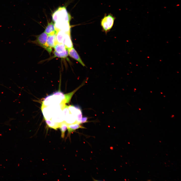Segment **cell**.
<instances>
[{
    "mask_svg": "<svg viewBox=\"0 0 181 181\" xmlns=\"http://www.w3.org/2000/svg\"><path fill=\"white\" fill-rule=\"evenodd\" d=\"M52 19L54 22L58 21H66L70 22L71 17L64 6L59 7L53 13Z\"/></svg>",
    "mask_w": 181,
    "mask_h": 181,
    "instance_id": "6da1fadb",
    "label": "cell"
},
{
    "mask_svg": "<svg viewBox=\"0 0 181 181\" xmlns=\"http://www.w3.org/2000/svg\"><path fill=\"white\" fill-rule=\"evenodd\" d=\"M69 22L66 21H58L55 22V27L56 32L61 30L66 32L70 33L71 26Z\"/></svg>",
    "mask_w": 181,
    "mask_h": 181,
    "instance_id": "277c9868",
    "label": "cell"
},
{
    "mask_svg": "<svg viewBox=\"0 0 181 181\" xmlns=\"http://www.w3.org/2000/svg\"><path fill=\"white\" fill-rule=\"evenodd\" d=\"M87 118L86 117H83L82 118L81 121V123L82 124L87 122Z\"/></svg>",
    "mask_w": 181,
    "mask_h": 181,
    "instance_id": "2e32d148",
    "label": "cell"
},
{
    "mask_svg": "<svg viewBox=\"0 0 181 181\" xmlns=\"http://www.w3.org/2000/svg\"><path fill=\"white\" fill-rule=\"evenodd\" d=\"M54 57H57L61 58H65L67 57L68 55V52L67 49L64 52L58 53L55 51L54 52Z\"/></svg>",
    "mask_w": 181,
    "mask_h": 181,
    "instance_id": "9a60e30c",
    "label": "cell"
},
{
    "mask_svg": "<svg viewBox=\"0 0 181 181\" xmlns=\"http://www.w3.org/2000/svg\"><path fill=\"white\" fill-rule=\"evenodd\" d=\"M85 82L83 83L82 84L79 86L75 90H74L71 93L64 94L65 96V103H68L70 102V100L72 97L74 93L78 90L79 88H80L81 86H83Z\"/></svg>",
    "mask_w": 181,
    "mask_h": 181,
    "instance_id": "30bf717a",
    "label": "cell"
},
{
    "mask_svg": "<svg viewBox=\"0 0 181 181\" xmlns=\"http://www.w3.org/2000/svg\"><path fill=\"white\" fill-rule=\"evenodd\" d=\"M67 124L64 121L61 123L60 125L59 128H60L61 132V137L64 138L65 131L67 129Z\"/></svg>",
    "mask_w": 181,
    "mask_h": 181,
    "instance_id": "4fadbf2b",
    "label": "cell"
},
{
    "mask_svg": "<svg viewBox=\"0 0 181 181\" xmlns=\"http://www.w3.org/2000/svg\"><path fill=\"white\" fill-rule=\"evenodd\" d=\"M85 127L82 126L80 124L78 123H73L68 124L67 129L68 131V136H70L71 134L75 131L76 129L79 128H84Z\"/></svg>",
    "mask_w": 181,
    "mask_h": 181,
    "instance_id": "ba28073f",
    "label": "cell"
},
{
    "mask_svg": "<svg viewBox=\"0 0 181 181\" xmlns=\"http://www.w3.org/2000/svg\"><path fill=\"white\" fill-rule=\"evenodd\" d=\"M116 18L111 13L105 14L101 21V25L103 32L107 34L112 28Z\"/></svg>",
    "mask_w": 181,
    "mask_h": 181,
    "instance_id": "7a4b0ae2",
    "label": "cell"
},
{
    "mask_svg": "<svg viewBox=\"0 0 181 181\" xmlns=\"http://www.w3.org/2000/svg\"><path fill=\"white\" fill-rule=\"evenodd\" d=\"M54 48L55 51L58 53L63 52L67 49L64 44L58 43H56Z\"/></svg>",
    "mask_w": 181,
    "mask_h": 181,
    "instance_id": "8fae6325",
    "label": "cell"
},
{
    "mask_svg": "<svg viewBox=\"0 0 181 181\" xmlns=\"http://www.w3.org/2000/svg\"><path fill=\"white\" fill-rule=\"evenodd\" d=\"M46 121L49 127L56 130L59 128L60 123L55 122L51 120H46Z\"/></svg>",
    "mask_w": 181,
    "mask_h": 181,
    "instance_id": "5bb4252c",
    "label": "cell"
},
{
    "mask_svg": "<svg viewBox=\"0 0 181 181\" xmlns=\"http://www.w3.org/2000/svg\"><path fill=\"white\" fill-rule=\"evenodd\" d=\"M62 43L65 45L67 50L73 47V44L71 38L70 33H65Z\"/></svg>",
    "mask_w": 181,
    "mask_h": 181,
    "instance_id": "8992f818",
    "label": "cell"
},
{
    "mask_svg": "<svg viewBox=\"0 0 181 181\" xmlns=\"http://www.w3.org/2000/svg\"><path fill=\"white\" fill-rule=\"evenodd\" d=\"M67 50L68 55L70 57L77 61L83 66H85L79 54L73 47Z\"/></svg>",
    "mask_w": 181,
    "mask_h": 181,
    "instance_id": "5b68a950",
    "label": "cell"
},
{
    "mask_svg": "<svg viewBox=\"0 0 181 181\" xmlns=\"http://www.w3.org/2000/svg\"><path fill=\"white\" fill-rule=\"evenodd\" d=\"M56 43V33L48 35L47 41V46L49 48L52 49V48L54 47Z\"/></svg>",
    "mask_w": 181,
    "mask_h": 181,
    "instance_id": "52a82bcc",
    "label": "cell"
},
{
    "mask_svg": "<svg viewBox=\"0 0 181 181\" xmlns=\"http://www.w3.org/2000/svg\"><path fill=\"white\" fill-rule=\"evenodd\" d=\"M44 32L48 35L56 34V31L55 29L54 23L52 22H48Z\"/></svg>",
    "mask_w": 181,
    "mask_h": 181,
    "instance_id": "9c48e42d",
    "label": "cell"
},
{
    "mask_svg": "<svg viewBox=\"0 0 181 181\" xmlns=\"http://www.w3.org/2000/svg\"><path fill=\"white\" fill-rule=\"evenodd\" d=\"M65 33L61 30L56 32V38L57 43H62Z\"/></svg>",
    "mask_w": 181,
    "mask_h": 181,
    "instance_id": "7c38bea8",
    "label": "cell"
},
{
    "mask_svg": "<svg viewBox=\"0 0 181 181\" xmlns=\"http://www.w3.org/2000/svg\"><path fill=\"white\" fill-rule=\"evenodd\" d=\"M48 34L44 32L36 36V39L34 41H30L29 42L37 44L44 49L49 54L52 51V49L48 47L47 44Z\"/></svg>",
    "mask_w": 181,
    "mask_h": 181,
    "instance_id": "3957f363",
    "label": "cell"
}]
</instances>
